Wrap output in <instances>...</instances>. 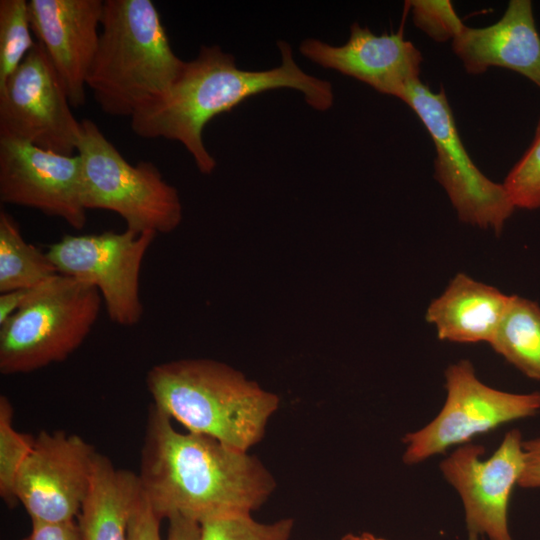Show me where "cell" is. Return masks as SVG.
Returning <instances> with one entry per match:
<instances>
[{"instance_id":"1","label":"cell","mask_w":540,"mask_h":540,"mask_svg":"<svg viewBox=\"0 0 540 540\" xmlns=\"http://www.w3.org/2000/svg\"><path fill=\"white\" fill-rule=\"evenodd\" d=\"M172 419L150 404L137 474L157 516H181L198 524L219 516L258 510L276 480L249 451L210 437L178 431Z\"/></svg>"},{"instance_id":"2","label":"cell","mask_w":540,"mask_h":540,"mask_svg":"<svg viewBox=\"0 0 540 540\" xmlns=\"http://www.w3.org/2000/svg\"><path fill=\"white\" fill-rule=\"evenodd\" d=\"M281 65L270 70L240 69L234 57L219 46H202L184 66L167 93L138 110L131 129L143 138L180 142L203 174H210L214 157L203 142V129L215 116L230 111L246 98L276 88L304 94L314 109L325 111L334 101L329 82L305 73L295 62L291 47L279 42Z\"/></svg>"},{"instance_id":"3","label":"cell","mask_w":540,"mask_h":540,"mask_svg":"<svg viewBox=\"0 0 540 540\" xmlns=\"http://www.w3.org/2000/svg\"><path fill=\"white\" fill-rule=\"evenodd\" d=\"M152 404L186 431L249 451L280 406L277 394L233 367L188 358L154 365L146 375Z\"/></svg>"},{"instance_id":"4","label":"cell","mask_w":540,"mask_h":540,"mask_svg":"<svg viewBox=\"0 0 540 540\" xmlns=\"http://www.w3.org/2000/svg\"><path fill=\"white\" fill-rule=\"evenodd\" d=\"M185 61L174 53L151 0H105L87 87L101 110L132 117L170 89Z\"/></svg>"},{"instance_id":"5","label":"cell","mask_w":540,"mask_h":540,"mask_svg":"<svg viewBox=\"0 0 540 540\" xmlns=\"http://www.w3.org/2000/svg\"><path fill=\"white\" fill-rule=\"evenodd\" d=\"M103 299L92 284L57 274L32 288L0 325V372L30 373L62 362L85 341Z\"/></svg>"},{"instance_id":"6","label":"cell","mask_w":540,"mask_h":540,"mask_svg":"<svg viewBox=\"0 0 540 540\" xmlns=\"http://www.w3.org/2000/svg\"><path fill=\"white\" fill-rule=\"evenodd\" d=\"M76 151L87 210L113 211L125 220L127 229L137 233H170L179 226V194L153 163L130 164L89 119L81 121Z\"/></svg>"},{"instance_id":"7","label":"cell","mask_w":540,"mask_h":540,"mask_svg":"<svg viewBox=\"0 0 540 540\" xmlns=\"http://www.w3.org/2000/svg\"><path fill=\"white\" fill-rule=\"evenodd\" d=\"M446 398L436 415L424 427L402 438L403 462L419 464L451 447H458L510 422L540 412V392L512 393L483 383L467 359L445 371Z\"/></svg>"},{"instance_id":"8","label":"cell","mask_w":540,"mask_h":540,"mask_svg":"<svg viewBox=\"0 0 540 540\" xmlns=\"http://www.w3.org/2000/svg\"><path fill=\"white\" fill-rule=\"evenodd\" d=\"M401 100L417 114L434 142L435 178L459 219L500 232L516 207L505 186L488 179L470 159L444 90L435 93L418 79Z\"/></svg>"},{"instance_id":"9","label":"cell","mask_w":540,"mask_h":540,"mask_svg":"<svg viewBox=\"0 0 540 540\" xmlns=\"http://www.w3.org/2000/svg\"><path fill=\"white\" fill-rule=\"evenodd\" d=\"M154 232L66 235L53 243L47 256L59 274L95 286L111 321L134 326L142 318L139 278Z\"/></svg>"},{"instance_id":"10","label":"cell","mask_w":540,"mask_h":540,"mask_svg":"<svg viewBox=\"0 0 540 540\" xmlns=\"http://www.w3.org/2000/svg\"><path fill=\"white\" fill-rule=\"evenodd\" d=\"M71 107L62 80L42 45L36 42L0 87V138L73 155L81 121Z\"/></svg>"},{"instance_id":"11","label":"cell","mask_w":540,"mask_h":540,"mask_svg":"<svg viewBox=\"0 0 540 540\" xmlns=\"http://www.w3.org/2000/svg\"><path fill=\"white\" fill-rule=\"evenodd\" d=\"M523 441L512 429L487 458L482 445L467 443L441 461L443 477L462 502L467 540H514L508 510L524 469Z\"/></svg>"},{"instance_id":"12","label":"cell","mask_w":540,"mask_h":540,"mask_svg":"<svg viewBox=\"0 0 540 540\" xmlns=\"http://www.w3.org/2000/svg\"><path fill=\"white\" fill-rule=\"evenodd\" d=\"M98 452L76 434L41 431L16 480L15 494L31 522L76 520Z\"/></svg>"},{"instance_id":"13","label":"cell","mask_w":540,"mask_h":540,"mask_svg":"<svg viewBox=\"0 0 540 540\" xmlns=\"http://www.w3.org/2000/svg\"><path fill=\"white\" fill-rule=\"evenodd\" d=\"M0 200L35 208L81 229L87 221L78 154L64 155L31 143L0 138Z\"/></svg>"},{"instance_id":"14","label":"cell","mask_w":540,"mask_h":540,"mask_svg":"<svg viewBox=\"0 0 540 540\" xmlns=\"http://www.w3.org/2000/svg\"><path fill=\"white\" fill-rule=\"evenodd\" d=\"M102 0H30L32 34L49 56L72 107L86 101L87 78L97 52Z\"/></svg>"},{"instance_id":"15","label":"cell","mask_w":540,"mask_h":540,"mask_svg":"<svg viewBox=\"0 0 540 540\" xmlns=\"http://www.w3.org/2000/svg\"><path fill=\"white\" fill-rule=\"evenodd\" d=\"M300 52L318 65L360 80L380 93L402 98L419 79L422 55L402 33H372L354 23L348 41L332 46L317 39H306Z\"/></svg>"},{"instance_id":"16","label":"cell","mask_w":540,"mask_h":540,"mask_svg":"<svg viewBox=\"0 0 540 540\" xmlns=\"http://www.w3.org/2000/svg\"><path fill=\"white\" fill-rule=\"evenodd\" d=\"M452 48L470 74L502 67L540 87V35L529 0H511L502 18L493 25H464L452 40Z\"/></svg>"},{"instance_id":"17","label":"cell","mask_w":540,"mask_h":540,"mask_svg":"<svg viewBox=\"0 0 540 540\" xmlns=\"http://www.w3.org/2000/svg\"><path fill=\"white\" fill-rule=\"evenodd\" d=\"M509 300L497 288L459 273L430 303L426 320L435 326L440 340L490 343Z\"/></svg>"},{"instance_id":"18","label":"cell","mask_w":540,"mask_h":540,"mask_svg":"<svg viewBox=\"0 0 540 540\" xmlns=\"http://www.w3.org/2000/svg\"><path fill=\"white\" fill-rule=\"evenodd\" d=\"M140 491L137 474L97 454L91 486L77 523L82 540H128V522Z\"/></svg>"},{"instance_id":"19","label":"cell","mask_w":540,"mask_h":540,"mask_svg":"<svg viewBox=\"0 0 540 540\" xmlns=\"http://www.w3.org/2000/svg\"><path fill=\"white\" fill-rule=\"evenodd\" d=\"M493 350L525 376L540 381V307L510 296L507 309L490 341Z\"/></svg>"},{"instance_id":"20","label":"cell","mask_w":540,"mask_h":540,"mask_svg":"<svg viewBox=\"0 0 540 540\" xmlns=\"http://www.w3.org/2000/svg\"><path fill=\"white\" fill-rule=\"evenodd\" d=\"M59 274L47 253L23 238L14 219L0 212V293L36 287Z\"/></svg>"},{"instance_id":"21","label":"cell","mask_w":540,"mask_h":540,"mask_svg":"<svg viewBox=\"0 0 540 540\" xmlns=\"http://www.w3.org/2000/svg\"><path fill=\"white\" fill-rule=\"evenodd\" d=\"M14 409L7 396H0V497L9 507L18 501L15 485L18 473L31 453L35 437L17 431Z\"/></svg>"},{"instance_id":"22","label":"cell","mask_w":540,"mask_h":540,"mask_svg":"<svg viewBox=\"0 0 540 540\" xmlns=\"http://www.w3.org/2000/svg\"><path fill=\"white\" fill-rule=\"evenodd\" d=\"M28 1H0V87L35 46Z\"/></svg>"},{"instance_id":"23","label":"cell","mask_w":540,"mask_h":540,"mask_svg":"<svg viewBox=\"0 0 540 540\" xmlns=\"http://www.w3.org/2000/svg\"><path fill=\"white\" fill-rule=\"evenodd\" d=\"M199 525V540H289L295 521L281 518L263 523L252 514L241 513L211 518Z\"/></svg>"},{"instance_id":"24","label":"cell","mask_w":540,"mask_h":540,"mask_svg":"<svg viewBox=\"0 0 540 540\" xmlns=\"http://www.w3.org/2000/svg\"><path fill=\"white\" fill-rule=\"evenodd\" d=\"M503 185L515 207H540V121L532 144L509 172Z\"/></svg>"},{"instance_id":"25","label":"cell","mask_w":540,"mask_h":540,"mask_svg":"<svg viewBox=\"0 0 540 540\" xmlns=\"http://www.w3.org/2000/svg\"><path fill=\"white\" fill-rule=\"evenodd\" d=\"M414 24L437 42L453 40L464 27L449 0L408 1Z\"/></svg>"},{"instance_id":"26","label":"cell","mask_w":540,"mask_h":540,"mask_svg":"<svg viewBox=\"0 0 540 540\" xmlns=\"http://www.w3.org/2000/svg\"><path fill=\"white\" fill-rule=\"evenodd\" d=\"M160 522L140 488L130 512L128 540H162Z\"/></svg>"},{"instance_id":"27","label":"cell","mask_w":540,"mask_h":540,"mask_svg":"<svg viewBox=\"0 0 540 540\" xmlns=\"http://www.w3.org/2000/svg\"><path fill=\"white\" fill-rule=\"evenodd\" d=\"M22 540H82L76 520L60 523L32 522L30 533Z\"/></svg>"},{"instance_id":"28","label":"cell","mask_w":540,"mask_h":540,"mask_svg":"<svg viewBox=\"0 0 540 540\" xmlns=\"http://www.w3.org/2000/svg\"><path fill=\"white\" fill-rule=\"evenodd\" d=\"M524 469L519 487L540 488V437L523 441Z\"/></svg>"},{"instance_id":"29","label":"cell","mask_w":540,"mask_h":540,"mask_svg":"<svg viewBox=\"0 0 540 540\" xmlns=\"http://www.w3.org/2000/svg\"><path fill=\"white\" fill-rule=\"evenodd\" d=\"M168 520L165 540H199L200 525L181 516H172Z\"/></svg>"},{"instance_id":"30","label":"cell","mask_w":540,"mask_h":540,"mask_svg":"<svg viewBox=\"0 0 540 540\" xmlns=\"http://www.w3.org/2000/svg\"><path fill=\"white\" fill-rule=\"evenodd\" d=\"M31 290L32 288H26L0 293V325L18 311L28 298Z\"/></svg>"},{"instance_id":"31","label":"cell","mask_w":540,"mask_h":540,"mask_svg":"<svg viewBox=\"0 0 540 540\" xmlns=\"http://www.w3.org/2000/svg\"><path fill=\"white\" fill-rule=\"evenodd\" d=\"M340 540H390L376 534L363 531V532H349L343 535Z\"/></svg>"}]
</instances>
